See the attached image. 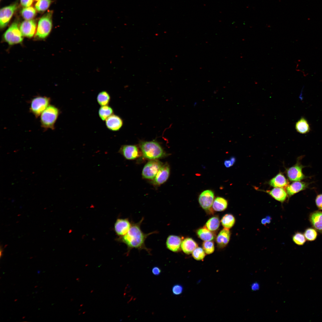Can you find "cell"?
<instances>
[{
  "label": "cell",
  "mask_w": 322,
  "mask_h": 322,
  "mask_svg": "<svg viewBox=\"0 0 322 322\" xmlns=\"http://www.w3.org/2000/svg\"><path fill=\"white\" fill-rule=\"evenodd\" d=\"M144 220V217L138 222H131V225L127 233L121 237V241L127 247L129 254L130 251L135 248L140 250H145L150 254L151 250L147 247L145 244L146 239L149 235L157 233V231L145 233L142 230L141 225Z\"/></svg>",
  "instance_id": "1"
},
{
  "label": "cell",
  "mask_w": 322,
  "mask_h": 322,
  "mask_svg": "<svg viewBox=\"0 0 322 322\" xmlns=\"http://www.w3.org/2000/svg\"><path fill=\"white\" fill-rule=\"evenodd\" d=\"M139 146L144 157L149 160H156L165 155L161 145L156 141H141Z\"/></svg>",
  "instance_id": "2"
},
{
  "label": "cell",
  "mask_w": 322,
  "mask_h": 322,
  "mask_svg": "<svg viewBox=\"0 0 322 322\" xmlns=\"http://www.w3.org/2000/svg\"><path fill=\"white\" fill-rule=\"evenodd\" d=\"M59 113L58 108L49 105L41 114L40 122L41 126L45 129H54Z\"/></svg>",
  "instance_id": "3"
},
{
  "label": "cell",
  "mask_w": 322,
  "mask_h": 322,
  "mask_svg": "<svg viewBox=\"0 0 322 322\" xmlns=\"http://www.w3.org/2000/svg\"><path fill=\"white\" fill-rule=\"evenodd\" d=\"M52 11H49L44 14L39 21L35 36L44 38L49 34L52 27Z\"/></svg>",
  "instance_id": "4"
},
{
  "label": "cell",
  "mask_w": 322,
  "mask_h": 322,
  "mask_svg": "<svg viewBox=\"0 0 322 322\" xmlns=\"http://www.w3.org/2000/svg\"><path fill=\"white\" fill-rule=\"evenodd\" d=\"M50 99L46 96H38L33 98L30 103V110L37 117L49 105Z\"/></svg>",
  "instance_id": "5"
},
{
  "label": "cell",
  "mask_w": 322,
  "mask_h": 322,
  "mask_svg": "<svg viewBox=\"0 0 322 322\" xmlns=\"http://www.w3.org/2000/svg\"><path fill=\"white\" fill-rule=\"evenodd\" d=\"M4 38L10 45L19 43L22 41L23 35L16 22H13L6 31L4 34Z\"/></svg>",
  "instance_id": "6"
},
{
  "label": "cell",
  "mask_w": 322,
  "mask_h": 322,
  "mask_svg": "<svg viewBox=\"0 0 322 322\" xmlns=\"http://www.w3.org/2000/svg\"><path fill=\"white\" fill-rule=\"evenodd\" d=\"M162 165V163L157 159L151 160L145 164L143 168V177L145 179L153 180Z\"/></svg>",
  "instance_id": "7"
},
{
  "label": "cell",
  "mask_w": 322,
  "mask_h": 322,
  "mask_svg": "<svg viewBox=\"0 0 322 322\" xmlns=\"http://www.w3.org/2000/svg\"><path fill=\"white\" fill-rule=\"evenodd\" d=\"M18 7L17 3L2 8L0 11V26L4 28L8 24Z\"/></svg>",
  "instance_id": "8"
},
{
  "label": "cell",
  "mask_w": 322,
  "mask_h": 322,
  "mask_svg": "<svg viewBox=\"0 0 322 322\" xmlns=\"http://www.w3.org/2000/svg\"><path fill=\"white\" fill-rule=\"evenodd\" d=\"M305 166L298 162L293 166L289 168L287 170V176L289 179L292 181H300L306 177L303 174L302 168Z\"/></svg>",
  "instance_id": "9"
},
{
  "label": "cell",
  "mask_w": 322,
  "mask_h": 322,
  "mask_svg": "<svg viewBox=\"0 0 322 322\" xmlns=\"http://www.w3.org/2000/svg\"><path fill=\"white\" fill-rule=\"evenodd\" d=\"M118 152L128 160L135 159L141 155V153L137 147L133 145H122Z\"/></svg>",
  "instance_id": "10"
},
{
  "label": "cell",
  "mask_w": 322,
  "mask_h": 322,
  "mask_svg": "<svg viewBox=\"0 0 322 322\" xmlns=\"http://www.w3.org/2000/svg\"><path fill=\"white\" fill-rule=\"evenodd\" d=\"M214 197V193L212 191L207 190L204 191L199 197V202L200 206L204 210L209 209L212 205Z\"/></svg>",
  "instance_id": "11"
},
{
  "label": "cell",
  "mask_w": 322,
  "mask_h": 322,
  "mask_svg": "<svg viewBox=\"0 0 322 322\" xmlns=\"http://www.w3.org/2000/svg\"><path fill=\"white\" fill-rule=\"evenodd\" d=\"M170 172V169L168 164L166 163L162 165L153 179V184L156 185H160L164 183L168 179Z\"/></svg>",
  "instance_id": "12"
},
{
  "label": "cell",
  "mask_w": 322,
  "mask_h": 322,
  "mask_svg": "<svg viewBox=\"0 0 322 322\" xmlns=\"http://www.w3.org/2000/svg\"><path fill=\"white\" fill-rule=\"evenodd\" d=\"M131 225V222L127 218L117 219L114 224L115 231L118 235L122 236L127 233Z\"/></svg>",
  "instance_id": "13"
},
{
  "label": "cell",
  "mask_w": 322,
  "mask_h": 322,
  "mask_svg": "<svg viewBox=\"0 0 322 322\" xmlns=\"http://www.w3.org/2000/svg\"><path fill=\"white\" fill-rule=\"evenodd\" d=\"M36 28V23L33 20L24 21L22 22L20 27V30L22 35L28 38L33 36Z\"/></svg>",
  "instance_id": "14"
},
{
  "label": "cell",
  "mask_w": 322,
  "mask_h": 322,
  "mask_svg": "<svg viewBox=\"0 0 322 322\" xmlns=\"http://www.w3.org/2000/svg\"><path fill=\"white\" fill-rule=\"evenodd\" d=\"M182 241L181 238L179 236L170 235L167 238L166 246L167 248L171 251L177 252L180 250Z\"/></svg>",
  "instance_id": "15"
},
{
  "label": "cell",
  "mask_w": 322,
  "mask_h": 322,
  "mask_svg": "<svg viewBox=\"0 0 322 322\" xmlns=\"http://www.w3.org/2000/svg\"><path fill=\"white\" fill-rule=\"evenodd\" d=\"M309 220L312 227L322 233V211L316 210L312 212L309 215Z\"/></svg>",
  "instance_id": "16"
},
{
  "label": "cell",
  "mask_w": 322,
  "mask_h": 322,
  "mask_svg": "<svg viewBox=\"0 0 322 322\" xmlns=\"http://www.w3.org/2000/svg\"><path fill=\"white\" fill-rule=\"evenodd\" d=\"M105 123L107 128L113 131L119 130L123 125L122 119L118 115L114 114L108 117Z\"/></svg>",
  "instance_id": "17"
},
{
  "label": "cell",
  "mask_w": 322,
  "mask_h": 322,
  "mask_svg": "<svg viewBox=\"0 0 322 322\" xmlns=\"http://www.w3.org/2000/svg\"><path fill=\"white\" fill-rule=\"evenodd\" d=\"M309 183L300 181H294L286 187V192L289 196L294 195L297 193L305 190L307 188Z\"/></svg>",
  "instance_id": "18"
},
{
  "label": "cell",
  "mask_w": 322,
  "mask_h": 322,
  "mask_svg": "<svg viewBox=\"0 0 322 322\" xmlns=\"http://www.w3.org/2000/svg\"><path fill=\"white\" fill-rule=\"evenodd\" d=\"M230 234L229 229L224 228L218 234L216 242L218 246L221 248L224 247L229 242Z\"/></svg>",
  "instance_id": "19"
},
{
  "label": "cell",
  "mask_w": 322,
  "mask_h": 322,
  "mask_svg": "<svg viewBox=\"0 0 322 322\" xmlns=\"http://www.w3.org/2000/svg\"><path fill=\"white\" fill-rule=\"evenodd\" d=\"M288 182L284 175L279 173L269 181V185L275 188H283L287 187Z\"/></svg>",
  "instance_id": "20"
},
{
  "label": "cell",
  "mask_w": 322,
  "mask_h": 322,
  "mask_svg": "<svg viewBox=\"0 0 322 322\" xmlns=\"http://www.w3.org/2000/svg\"><path fill=\"white\" fill-rule=\"evenodd\" d=\"M197 247L198 245L196 242L192 238H190L184 239L182 241L181 244V248L182 251L187 254L192 253Z\"/></svg>",
  "instance_id": "21"
},
{
  "label": "cell",
  "mask_w": 322,
  "mask_h": 322,
  "mask_svg": "<svg viewBox=\"0 0 322 322\" xmlns=\"http://www.w3.org/2000/svg\"><path fill=\"white\" fill-rule=\"evenodd\" d=\"M266 192L275 200L283 202L286 199L287 193L282 188H275Z\"/></svg>",
  "instance_id": "22"
},
{
  "label": "cell",
  "mask_w": 322,
  "mask_h": 322,
  "mask_svg": "<svg viewBox=\"0 0 322 322\" xmlns=\"http://www.w3.org/2000/svg\"><path fill=\"white\" fill-rule=\"evenodd\" d=\"M296 131L301 134H306L309 133L310 127L307 120L304 117L301 118L295 124Z\"/></svg>",
  "instance_id": "23"
},
{
  "label": "cell",
  "mask_w": 322,
  "mask_h": 322,
  "mask_svg": "<svg viewBox=\"0 0 322 322\" xmlns=\"http://www.w3.org/2000/svg\"><path fill=\"white\" fill-rule=\"evenodd\" d=\"M227 205L226 199L222 197H218L214 200L212 207L215 211H221L227 208Z\"/></svg>",
  "instance_id": "24"
},
{
  "label": "cell",
  "mask_w": 322,
  "mask_h": 322,
  "mask_svg": "<svg viewBox=\"0 0 322 322\" xmlns=\"http://www.w3.org/2000/svg\"><path fill=\"white\" fill-rule=\"evenodd\" d=\"M197 233L199 237L204 241H211L214 238L213 233L206 227L198 230Z\"/></svg>",
  "instance_id": "25"
},
{
  "label": "cell",
  "mask_w": 322,
  "mask_h": 322,
  "mask_svg": "<svg viewBox=\"0 0 322 322\" xmlns=\"http://www.w3.org/2000/svg\"><path fill=\"white\" fill-rule=\"evenodd\" d=\"M113 114L112 108L108 105L101 106L98 111L99 116L103 121L106 120Z\"/></svg>",
  "instance_id": "26"
},
{
  "label": "cell",
  "mask_w": 322,
  "mask_h": 322,
  "mask_svg": "<svg viewBox=\"0 0 322 322\" xmlns=\"http://www.w3.org/2000/svg\"><path fill=\"white\" fill-rule=\"evenodd\" d=\"M221 222L225 228L229 229L234 225L235 222V219L232 215L227 214L222 217Z\"/></svg>",
  "instance_id": "27"
},
{
  "label": "cell",
  "mask_w": 322,
  "mask_h": 322,
  "mask_svg": "<svg viewBox=\"0 0 322 322\" xmlns=\"http://www.w3.org/2000/svg\"><path fill=\"white\" fill-rule=\"evenodd\" d=\"M98 103L101 106L108 105L110 100L109 94L106 91L100 92L97 97Z\"/></svg>",
  "instance_id": "28"
},
{
  "label": "cell",
  "mask_w": 322,
  "mask_h": 322,
  "mask_svg": "<svg viewBox=\"0 0 322 322\" xmlns=\"http://www.w3.org/2000/svg\"><path fill=\"white\" fill-rule=\"evenodd\" d=\"M220 225V221L218 217L214 216L210 218L206 223L205 227L211 231L217 229Z\"/></svg>",
  "instance_id": "29"
},
{
  "label": "cell",
  "mask_w": 322,
  "mask_h": 322,
  "mask_svg": "<svg viewBox=\"0 0 322 322\" xmlns=\"http://www.w3.org/2000/svg\"><path fill=\"white\" fill-rule=\"evenodd\" d=\"M21 14L23 17L26 20H30L32 19L36 15L35 9L32 7H25L23 8L21 11Z\"/></svg>",
  "instance_id": "30"
},
{
  "label": "cell",
  "mask_w": 322,
  "mask_h": 322,
  "mask_svg": "<svg viewBox=\"0 0 322 322\" xmlns=\"http://www.w3.org/2000/svg\"><path fill=\"white\" fill-rule=\"evenodd\" d=\"M304 234L306 240L309 241L315 240L318 235L317 230L313 227H309L306 229Z\"/></svg>",
  "instance_id": "31"
},
{
  "label": "cell",
  "mask_w": 322,
  "mask_h": 322,
  "mask_svg": "<svg viewBox=\"0 0 322 322\" xmlns=\"http://www.w3.org/2000/svg\"><path fill=\"white\" fill-rule=\"evenodd\" d=\"M51 2V0H39L35 4V8L39 12L44 11L48 8Z\"/></svg>",
  "instance_id": "32"
},
{
  "label": "cell",
  "mask_w": 322,
  "mask_h": 322,
  "mask_svg": "<svg viewBox=\"0 0 322 322\" xmlns=\"http://www.w3.org/2000/svg\"><path fill=\"white\" fill-rule=\"evenodd\" d=\"M292 239L294 242L297 245H303L306 241V239L302 233L297 232L293 236Z\"/></svg>",
  "instance_id": "33"
},
{
  "label": "cell",
  "mask_w": 322,
  "mask_h": 322,
  "mask_svg": "<svg viewBox=\"0 0 322 322\" xmlns=\"http://www.w3.org/2000/svg\"><path fill=\"white\" fill-rule=\"evenodd\" d=\"M192 253L193 258L198 261L202 260L205 255V252L203 249L198 247L196 248Z\"/></svg>",
  "instance_id": "34"
},
{
  "label": "cell",
  "mask_w": 322,
  "mask_h": 322,
  "mask_svg": "<svg viewBox=\"0 0 322 322\" xmlns=\"http://www.w3.org/2000/svg\"><path fill=\"white\" fill-rule=\"evenodd\" d=\"M202 247L205 253L207 254H211L214 250V243L211 241H204L202 244Z\"/></svg>",
  "instance_id": "35"
},
{
  "label": "cell",
  "mask_w": 322,
  "mask_h": 322,
  "mask_svg": "<svg viewBox=\"0 0 322 322\" xmlns=\"http://www.w3.org/2000/svg\"><path fill=\"white\" fill-rule=\"evenodd\" d=\"M183 289V287L181 284H176L174 285L172 287V292L174 295H179L182 293Z\"/></svg>",
  "instance_id": "36"
},
{
  "label": "cell",
  "mask_w": 322,
  "mask_h": 322,
  "mask_svg": "<svg viewBox=\"0 0 322 322\" xmlns=\"http://www.w3.org/2000/svg\"><path fill=\"white\" fill-rule=\"evenodd\" d=\"M316 205L319 210H322V194L318 195L315 199Z\"/></svg>",
  "instance_id": "37"
},
{
  "label": "cell",
  "mask_w": 322,
  "mask_h": 322,
  "mask_svg": "<svg viewBox=\"0 0 322 322\" xmlns=\"http://www.w3.org/2000/svg\"><path fill=\"white\" fill-rule=\"evenodd\" d=\"M236 161V158L234 157H232L230 160H225L224 161V164L225 166L227 168H229L233 166Z\"/></svg>",
  "instance_id": "38"
},
{
  "label": "cell",
  "mask_w": 322,
  "mask_h": 322,
  "mask_svg": "<svg viewBox=\"0 0 322 322\" xmlns=\"http://www.w3.org/2000/svg\"><path fill=\"white\" fill-rule=\"evenodd\" d=\"M33 0H20L21 4L24 7L30 6L32 4Z\"/></svg>",
  "instance_id": "39"
},
{
  "label": "cell",
  "mask_w": 322,
  "mask_h": 322,
  "mask_svg": "<svg viewBox=\"0 0 322 322\" xmlns=\"http://www.w3.org/2000/svg\"><path fill=\"white\" fill-rule=\"evenodd\" d=\"M151 271L153 274L156 276L159 275L161 272V269L157 266H155L152 267Z\"/></svg>",
  "instance_id": "40"
},
{
  "label": "cell",
  "mask_w": 322,
  "mask_h": 322,
  "mask_svg": "<svg viewBox=\"0 0 322 322\" xmlns=\"http://www.w3.org/2000/svg\"><path fill=\"white\" fill-rule=\"evenodd\" d=\"M271 220V218L269 216H267L265 218H264L261 220L262 224L265 225L267 224H269Z\"/></svg>",
  "instance_id": "41"
},
{
  "label": "cell",
  "mask_w": 322,
  "mask_h": 322,
  "mask_svg": "<svg viewBox=\"0 0 322 322\" xmlns=\"http://www.w3.org/2000/svg\"><path fill=\"white\" fill-rule=\"evenodd\" d=\"M259 285L257 283H255L251 285V289L253 290H256L259 288Z\"/></svg>",
  "instance_id": "42"
},
{
  "label": "cell",
  "mask_w": 322,
  "mask_h": 322,
  "mask_svg": "<svg viewBox=\"0 0 322 322\" xmlns=\"http://www.w3.org/2000/svg\"><path fill=\"white\" fill-rule=\"evenodd\" d=\"M35 0V1H39V0Z\"/></svg>",
  "instance_id": "43"
}]
</instances>
